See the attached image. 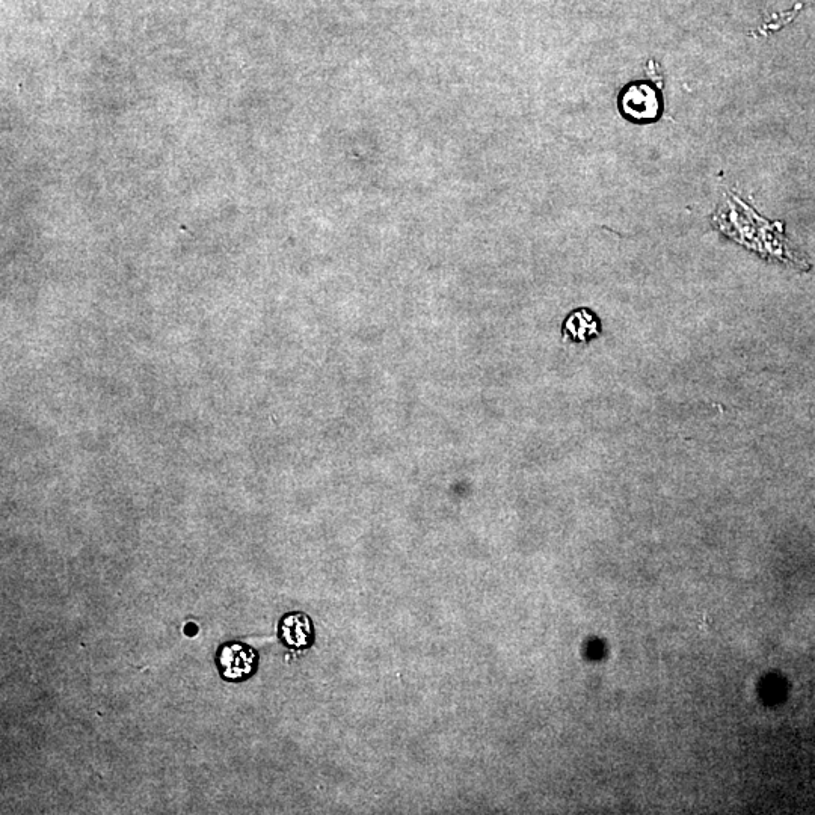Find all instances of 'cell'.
I'll return each mask as SVG.
<instances>
[{
	"label": "cell",
	"instance_id": "obj_3",
	"mask_svg": "<svg viewBox=\"0 0 815 815\" xmlns=\"http://www.w3.org/2000/svg\"><path fill=\"white\" fill-rule=\"evenodd\" d=\"M280 637L290 648H305L313 640V625L304 613H290L281 619Z\"/></svg>",
	"mask_w": 815,
	"mask_h": 815
},
{
	"label": "cell",
	"instance_id": "obj_2",
	"mask_svg": "<svg viewBox=\"0 0 815 815\" xmlns=\"http://www.w3.org/2000/svg\"><path fill=\"white\" fill-rule=\"evenodd\" d=\"M216 662L225 680L243 681L256 671L257 654L251 646L243 643H225L219 648Z\"/></svg>",
	"mask_w": 815,
	"mask_h": 815
},
{
	"label": "cell",
	"instance_id": "obj_1",
	"mask_svg": "<svg viewBox=\"0 0 815 815\" xmlns=\"http://www.w3.org/2000/svg\"><path fill=\"white\" fill-rule=\"evenodd\" d=\"M622 114L634 123H649L659 118L660 97L656 88L643 82H634L622 91L619 99Z\"/></svg>",
	"mask_w": 815,
	"mask_h": 815
},
{
	"label": "cell",
	"instance_id": "obj_4",
	"mask_svg": "<svg viewBox=\"0 0 815 815\" xmlns=\"http://www.w3.org/2000/svg\"><path fill=\"white\" fill-rule=\"evenodd\" d=\"M563 334L574 342H588L598 334V320L589 310L574 311L563 323Z\"/></svg>",
	"mask_w": 815,
	"mask_h": 815
}]
</instances>
